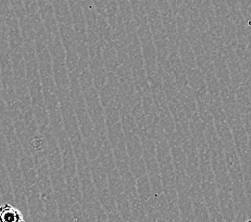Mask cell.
I'll return each instance as SVG.
<instances>
[{
  "label": "cell",
  "mask_w": 251,
  "mask_h": 222,
  "mask_svg": "<svg viewBox=\"0 0 251 222\" xmlns=\"http://www.w3.org/2000/svg\"><path fill=\"white\" fill-rule=\"evenodd\" d=\"M23 214L11 204L0 206V222H23Z\"/></svg>",
  "instance_id": "cell-1"
},
{
  "label": "cell",
  "mask_w": 251,
  "mask_h": 222,
  "mask_svg": "<svg viewBox=\"0 0 251 222\" xmlns=\"http://www.w3.org/2000/svg\"><path fill=\"white\" fill-rule=\"evenodd\" d=\"M245 222H251V219H249V220H246Z\"/></svg>",
  "instance_id": "cell-2"
},
{
  "label": "cell",
  "mask_w": 251,
  "mask_h": 222,
  "mask_svg": "<svg viewBox=\"0 0 251 222\" xmlns=\"http://www.w3.org/2000/svg\"><path fill=\"white\" fill-rule=\"evenodd\" d=\"M23 222H25V221H23Z\"/></svg>",
  "instance_id": "cell-3"
}]
</instances>
